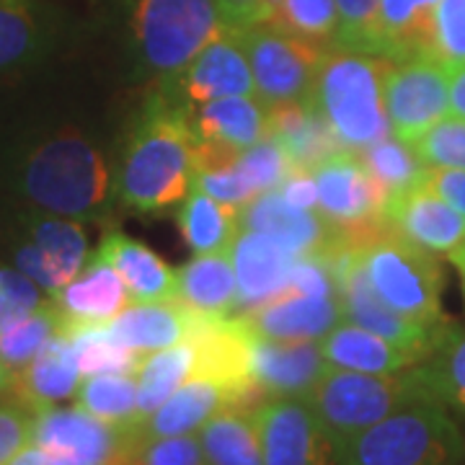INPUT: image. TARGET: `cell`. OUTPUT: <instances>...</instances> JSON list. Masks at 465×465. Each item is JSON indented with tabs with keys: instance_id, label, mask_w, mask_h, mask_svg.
Wrapping results in <instances>:
<instances>
[{
	"instance_id": "6da1fadb",
	"label": "cell",
	"mask_w": 465,
	"mask_h": 465,
	"mask_svg": "<svg viewBox=\"0 0 465 465\" xmlns=\"http://www.w3.org/2000/svg\"><path fill=\"white\" fill-rule=\"evenodd\" d=\"M197 137L189 112L163 96L150 94L124 137L114 179V194L127 210L158 215L179 207L194 186Z\"/></svg>"
},
{
	"instance_id": "7a4b0ae2",
	"label": "cell",
	"mask_w": 465,
	"mask_h": 465,
	"mask_svg": "<svg viewBox=\"0 0 465 465\" xmlns=\"http://www.w3.org/2000/svg\"><path fill=\"white\" fill-rule=\"evenodd\" d=\"M21 192L34 207L70 220L106 215L114 194L101 150L75 130L54 134L29 153Z\"/></svg>"
},
{
	"instance_id": "3957f363",
	"label": "cell",
	"mask_w": 465,
	"mask_h": 465,
	"mask_svg": "<svg viewBox=\"0 0 465 465\" xmlns=\"http://www.w3.org/2000/svg\"><path fill=\"white\" fill-rule=\"evenodd\" d=\"M385 70L388 60L378 54L341 47L323 52L311 101L349 153L391 134L382 99Z\"/></svg>"
},
{
	"instance_id": "277c9868",
	"label": "cell",
	"mask_w": 465,
	"mask_h": 465,
	"mask_svg": "<svg viewBox=\"0 0 465 465\" xmlns=\"http://www.w3.org/2000/svg\"><path fill=\"white\" fill-rule=\"evenodd\" d=\"M339 465H465V434L445 403L421 399L351 437Z\"/></svg>"
},
{
	"instance_id": "5b68a950",
	"label": "cell",
	"mask_w": 465,
	"mask_h": 465,
	"mask_svg": "<svg viewBox=\"0 0 465 465\" xmlns=\"http://www.w3.org/2000/svg\"><path fill=\"white\" fill-rule=\"evenodd\" d=\"M130 26L137 63L158 91H168L213 39L231 29L217 0H133Z\"/></svg>"
},
{
	"instance_id": "8992f818",
	"label": "cell",
	"mask_w": 465,
	"mask_h": 465,
	"mask_svg": "<svg viewBox=\"0 0 465 465\" xmlns=\"http://www.w3.org/2000/svg\"><path fill=\"white\" fill-rule=\"evenodd\" d=\"M357 253L372 290L401 316L430 329H450L442 308L445 274L434 253L419 249L388 225L357 243Z\"/></svg>"
},
{
	"instance_id": "52a82bcc",
	"label": "cell",
	"mask_w": 465,
	"mask_h": 465,
	"mask_svg": "<svg viewBox=\"0 0 465 465\" xmlns=\"http://www.w3.org/2000/svg\"><path fill=\"white\" fill-rule=\"evenodd\" d=\"M421 399L432 396L419 375V367L393 375H370L329 367L305 401L311 403L339 450L385 416L396 414L399 409Z\"/></svg>"
},
{
	"instance_id": "ba28073f",
	"label": "cell",
	"mask_w": 465,
	"mask_h": 465,
	"mask_svg": "<svg viewBox=\"0 0 465 465\" xmlns=\"http://www.w3.org/2000/svg\"><path fill=\"white\" fill-rule=\"evenodd\" d=\"M238 36L249 57L256 96L269 109L311 99L318 65L326 50L272 24L243 26L238 29Z\"/></svg>"
},
{
	"instance_id": "9c48e42d",
	"label": "cell",
	"mask_w": 465,
	"mask_h": 465,
	"mask_svg": "<svg viewBox=\"0 0 465 465\" xmlns=\"http://www.w3.org/2000/svg\"><path fill=\"white\" fill-rule=\"evenodd\" d=\"M311 173L318 189V215L331 225L333 232L349 243H360L385 228L382 210L388 197L357 153L339 150Z\"/></svg>"
},
{
	"instance_id": "30bf717a",
	"label": "cell",
	"mask_w": 465,
	"mask_h": 465,
	"mask_svg": "<svg viewBox=\"0 0 465 465\" xmlns=\"http://www.w3.org/2000/svg\"><path fill=\"white\" fill-rule=\"evenodd\" d=\"M382 99L391 134L414 143L450 114V73L430 54L388 60Z\"/></svg>"
},
{
	"instance_id": "8fae6325",
	"label": "cell",
	"mask_w": 465,
	"mask_h": 465,
	"mask_svg": "<svg viewBox=\"0 0 465 465\" xmlns=\"http://www.w3.org/2000/svg\"><path fill=\"white\" fill-rule=\"evenodd\" d=\"M32 442L67 465H116L137 450L134 430L114 427L78 403L73 409L50 406L36 411Z\"/></svg>"
},
{
	"instance_id": "7c38bea8",
	"label": "cell",
	"mask_w": 465,
	"mask_h": 465,
	"mask_svg": "<svg viewBox=\"0 0 465 465\" xmlns=\"http://www.w3.org/2000/svg\"><path fill=\"white\" fill-rule=\"evenodd\" d=\"M253 421L264 465H339L336 442L305 399H266Z\"/></svg>"
},
{
	"instance_id": "4fadbf2b",
	"label": "cell",
	"mask_w": 465,
	"mask_h": 465,
	"mask_svg": "<svg viewBox=\"0 0 465 465\" xmlns=\"http://www.w3.org/2000/svg\"><path fill=\"white\" fill-rule=\"evenodd\" d=\"M163 96L183 106L186 112L223 96L256 94L249 57L241 45L238 29H228L213 39L204 50L186 65Z\"/></svg>"
},
{
	"instance_id": "5bb4252c",
	"label": "cell",
	"mask_w": 465,
	"mask_h": 465,
	"mask_svg": "<svg viewBox=\"0 0 465 465\" xmlns=\"http://www.w3.org/2000/svg\"><path fill=\"white\" fill-rule=\"evenodd\" d=\"M382 220L391 231L434 256H452L465 246V215L427 183L385 202Z\"/></svg>"
},
{
	"instance_id": "9a60e30c",
	"label": "cell",
	"mask_w": 465,
	"mask_h": 465,
	"mask_svg": "<svg viewBox=\"0 0 465 465\" xmlns=\"http://www.w3.org/2000/svg\"><path fill=\"white\" fill-rule=\"evenodd\" d=\"M88 262L85 231L70 217H39L32 223V241L16 251L18 269L54 295Z\"/></svg>"
},
{
	"instance_id": "2e32d148",
	"label": "cell",
	"mask_w": 465,
	"mask_h": 465,
	"mask_svg": "<svg viewBox=\"0 0 465 465\" xmlns=\"http://www.w3.org/2000/svg\"><path fill=\"white\" fill-rule=\"evenodd\" d=\"M326 370L318 341H274L253 333V382L264 399H308Z\"/></svg>"
},
{
	"instance_id": "e0dca14e",
	"label": "cell",
	"mask_w": 465,
	"mask_h": 465,
	"mask_svg": "<svg viewBox=\"0 0 465 465\" xmlns=\"http://www.w3.org/2000/svg\"><path fill=\"white\" fill-rule=\"evenodd\" d=\"M231 262L238 280L235 316H249L287 290L295 253L264 232L241 228L231 246Z\"/></svg>"
},
{
	"instance_id": "ac0fdd59",
	"label": "cell",
	"mask_w": 465,
	"mask_h": 465,
	"mask_svg": "<svg viewBox=\"0 0 465 465\" xmlns=\"http://www.w3.org/2000/svg\"><path fill=\"white\" fill-rule=\"evenodd\" d=\"M50 298L60 313L63 329L104 326L114 321L133 302L114 266L109 264L99 251L88 256L84 269Z\"/></svg>"
},
{
	"instance_id": "d6986e66",
	"label": "cell",
	"mask_w": 465,
	"mask_h": 465,
	"mask_svg": "<svg viewBox=\"0 0 465 465\" xmlns=\"http://www.w3.org/2000/svg\"><path fill=\"white\" fill-rule=\"evenodd\" d=\"M241 228L264 232L290 249L295 256L305 253H323L333 246L341 235L331 231V225L318 215V210H298L284 202L280 189L264 192L246 207H241Z\"/></svg>"
},
{
	"instance_id": "ffe728a7",
	"label": "cell",
	"mask_w": 465,
	"mask_h": 465,
	"mask_svg": "<svg viewBox=\"0 0 465 465\" xmlns=\"http://www.w3.org/2000/svg\"><path fill=\"white\" fill-rule=\"evenodd\" d=\"M249 329L274 341H321L344 321L339 295H298L282 292L249 316H238Z\"/></svg>"
},
{
	"instance_id": "44dd1931",
	"label": "cell",
	"mask_w": 465,
	"mask_h": 465,
	"mask_svg": "<svg viewBox=\"0 0 465 465\" xmlns=\"http://www.w3.org/2000/svg\"><path fill=\"white\" fill-rule=\"evenodd\" d=\"M81 370L75 362L73 341L65 331H57L50 344L42 349L24 370L11 378V391L5 399L18 401L32 414L75 399L81 388Z\"/></svg>"
},
{
	"instance_id": "7402d4cb",
	"label": "cell",
	"mask_w": 465,
	"mask_h": 465,
	"mask_svg": "<svg viewBox=\"0 0 465 465\" xmlns=\"http://www.w3.org/2000/svg\"><path fill=\"white\" fill-rule=\"evenodd\" d=\"M197 143L243 153L269 137V106L256 94L223 96L189 109Z\"/></svg>"
},
{
	"instance_id": "603a6c76",
	"label": "cell",
	"mask_w": 465,
	"mask_h": 465,
	"mask_svg": "<svg viewBox=\"0 0 465 465\" xmlns=\"http://www.w3.org/2000/svg\"><path fill=\"white\" fill-rule=\"evenodd\" d=\"M269 137L277 140V145L284 150L292 171H313L321 161L344 150L311 99L272 106Z\"/></svg>"
},
{
	"instance_id": "cb8c5ba5",
	"label": "cell",
	"mask_w": 465,
	"mask_h": 465,
	"mask_svg": "<svg viewBox=\"0 0 465 465\" xmlns=\"http://www.w3.org/2000/svg\"><path fill=\"white\" fill-rule=\"evenodd\" d=\"M231 406H235V401L225 388L204 378H189L163 406H158L134 430L137 445L148 440H161V437L200 432L213 416Z\"/></svg>"
},
{
	"instance_id": "d4e9b609",
	"label": "cell",
	"mask_w": 465,
	"mask_h": 465,
	"mask_svg": "<svg viewBox=\"0 0 465 465\" xmlns=\"http://www.w3.org/2000/svg\"><path fill=\"white\" fill-rule=\"evenodd\" d=\"M192 323H194V311H189L179 300H158V302H130L106 326L124 347H130L137 354H150L186 341L192 333Z\"/></svg>"
},
{
	"instance_id": "484cf974",
	"label": "cell",
	"mask_w": 465,
	"mask_h": 465,
	"mask_svg": "<svg viewBox=\"0 0 465 465\" xmlns=\"http://www.w3.org/2000/svg\"><path fill=\"white\" fill-rule=\"evenodd\" d=\"M96 251L114 266L133 302L176 300V269H171L140 241H134L124 232L112 231L104 235Z\"/></svg>"
},
{
	"instance_id": "4316f807",
	"label": "cell",
	"mask_w": 465,
	"mask_h": 465,
	"mask_svg": "<svg viewBox=\"0 0 465 465\" xmlns=\"http://www.w3.org/2000/svg\"><path fill=\"white\" fill-rule=\"evenodd\" d=\"M321 351L329 367L370 372V375H393L411 367L421 365L411 351L385 341L378 333L367 331L357 323L341 321L333 326L321 341Z\"/></svg>"
},
{
	"instance_id": "83f0119b",
	"label": "cell",
	"mask_w": 465,
	"mask_h": 465,
	"mask_svg": "<svg viewBox=\"0 0 465 465\" xmlns=\"http://www.w3.org/2000/svg\"><path fill=\"white\" fill-rule=\"evenodd\" d=\"M176 300L202 316H235L238 280L228 253L194 256L176 269Z\"/></svg>"
},
{
	"instance_id": "f1b7e54d",
	"label": "cell",
	"mask_w": 465,
	"mask_h": 465,
	"mask_svg": "<svg viewBox=\"0 0 465 465\" xmlns=\"http://www.w3.org/2000/svg\"><path fill=\"white\" fill-rule=\"evenodd\" d=\"M437 5L440 0H382L372 29L370 54L385 60L427 54Z\"/></svg>"
},
{
	"instance_id": "f546056e",
	"label": "cell",
	"mask_w": 465,
	"mask_h": 465,
	"mask_svg": "<svg viewBox=\"0 0 465 465\" xmlns=\"http://www.w3.org/2000/svg\"><path fill=\"white\" fill-rule=\"evenodd\" d=\"M241 210L231 204L213 200L204 194L200 186H192L186 200L179 204V231H182L186 246L194 251L197 256L207 253H228L241 232Z\"/></svg>"
},
{
	"instance_id": "4dcf8cb0",
	"label": "cell",
	"mask_w": 465,
	"mask_h": 465,
	"mask_svg": "<svg viewBox=\"0 0 465 465\" xmlns=\"http://www.w3.org/2000/svg\"><path fill=\"white\" fill-rule=\"evenodd\" d=\"M197 437L207 465H264L253 409H223L202 427Z\"/></svg>"
},
{
	"instance_id": "1f68e13d",
	"label": "cell",
	"mask_w": 465,
	"mask_h": 465,
	"mask_svg": "<svg viewBox=\"0 0 465 465\" xmlns=\"http://www.w3.org/2000/svg\"><path fill=\"white\" fill-rule=\"evenodd\" d=\"M194 370V344L186 339L173 347L158 349L143 357L137 367V427L148 419L158 406H163Z\"/></svg>"
},
{
	"instance_id": "d6a6232c",
	"label": "cell",
	"mask_w": 465,
	"mask_h": 465,
	"mask_svg": "<svg viewBox=\"0 0 465 465\" xmlns=\"http://www.w3.org/2000/svg\"><path fill=\"white\" fill-rule=\"evenodd\" d=\"M50 42V24L34 0H0V73L36 60Z\"/></svg>"
},
{
	"instance_id": "836d02e7",
	"label": "cell",
	"mask_w": 465,
	"mask_h": 465,
	"mask_svg": "<svg viewBox=\"0 0 465 465\" xmlns=\"http://www.w3.org/2000/svg\"><path fill=\"white\" fill-rule=\"evenodd\" d=\"M357 155L370 171V176L381 183L388 200L424 183L427 176V166L421 163L416 150L409 143L399 140L396 134H385L372 145L360 150Z\"/></svg>"
},
{
	"instance_id": "e575fe53",
	"label": "cell",
	"mask_w": 465,
	"mask_h": 465,
	"mask_svg": "<svg viewBox=\"0 0 465 465\" xmlns=\"http://www.w3.org/2000/svg\"><path fill=\"white\" fill-rule=\"evenodd\" d=\"M262 24L300 36L321 50L336 47L339 14L336 0H272Z\"/></svg>"
},
{
	"instance_id": "d590c367",
	"label": "cell",
	"mask_w": 465,
	"mask_h": 465,
	"mask_svg": "<svg viewBox=\"0 0 465 465\" xmlns=\"http://www.w3.org/2000/svg\"><path fill=\"white\" fill-rule=\"evenodd\" d=\"M70 336L75 362L84 378L91 375H109V372H122V375H134L145 354H137L122 341H116L109 326H73V329H60Z\"/></svg>"
},
{
	"instance_id": "8d00e7d4",
	"label": "cell",
	"mask_w": 465,
	"mask_h": 465,
	"mask_svg": "<svg viewBox=\"0 0 465 465\" xmlns=\"http://www.w3.org/2000/svg\"><path fill=\"white\" fill-rule=\"evenodd\" d=\"M78 406L114 427L137 430V378L109 372L91 375L75 393Z\"/></svg>"
},
{
	"instance_id": "74e56055",
	"label": "cell",
	"mask_w": 465,
	"mask_h": 465,
	"mask_svg": "<svg viewBox=\"0 0 465 465\" xmlns=\"http://www.w3.org/2000/svg\"><path fill=\"white\" fill-rule=\"evenodd\" d=\"M419 367L430 396L465 416V333L458 329Z\"/></svg>"
},
{
	"instance_id": "f35d334b",
	"label": "cell",
	"mask_w": 465,
	"mask_h": 465,
	"mask_svg": "<svg viewBox=\"0 0 465 465\" xmlns=\"http://www.w3.org/2000/svg\"><path fill=\"white\" fill-rule=\"evenodd\" d=\"M60 329H63L60 313L52 298H47V302L39 305L34 313L0 331V362L8 367L11 375H16L18 370H24L50 344V339Z\"/></svg>"
},
{
	"instance_id": "ab89813d",
	"label": "cell",
	"mask_w": 465,
	"mask_h": 465,
	"mask_svg": "<svg viewBox=\"0 0 465 465\" xmlns=\"http://www.w3.org/2000/svg\"><path fill=\"white\" fill-rule=\"evenodd\" d=\"M409 145L427 168L465 171V119L448 114Z\"/></svg>"
},
{
	"instance_id": "60d3db41",
	"label": "cell",
	"mask_w": 465,
	"mask_h": 465,
	"mask_svg": "<svg viewBox=\"0 0 465 465\" xmlns=\"http://www.w3.org/2000/svg\"><path fill=\"white\" fill-rule=\"evenodd\" d=\"M427 54L448 73L465 65V0H440Z\"/></svg>"
},
{
	"instance_id": "b9f144b4",
	"label": "cell",
	"mask_w": 465,
	"mask_h": 465,
	"mask_svg": "<svg viewBox=\"0 0 465 465\" xmlns=\"http://www.w3.org/2000/svg\"><path fill=\"white\" fill-rule=\"evenodd\" d=\"M235 166L246 176V182H249V186L253 189L256 197L264 194V192L280 189L284 179L292 173L290 158L284 155V150L272 137H264L262 143H256L249 150H243Z\"/></svg>"
},
{
	"instance_id": "7bdbcfd3",
	"label": "cell",
	"mask_w": 465,
	"mask_h": 465,
	"mask_svg": "<svg viewBox=\"0 0 465 465\" xmlns=\"http://www.w3.org/2000/svg\"><path fill=\"white\" fill-rule=\"evenodd\" d=\"M381 3L382 0H336V14H339L336 47L370 54Z\"/></svg>"
},
{
	"instance_id": "ee69618b",
	"label": "cell",
	"mask_w": 465,
	"mask_h": 465,
	"mask_svg": "<svg viewBox=\"0 0 465 465\" xmlns=\"http://www.w3.org/2000/svg\"><path fill=\"white\" fill-rule=\"evenodd\" d=\"M45 302L47 298L42 295V287L21 269H0V331L34 313Z\"/></svg>"
},
{
	"instance_id": "f6af8a7d",
	"label": "cell",
	"mask_w": 465,
	"mask_h": 465,
	"mask_svg": "<svg viewBox=\"0 0 465 465\" xmlns=\"http://www.w3.org/2000/svg\"><path fill=\"white\" fill-rule=\"evenodd\" d=\"M137 455L145 465H207L197 432L140 442Z\"/></svg>"
},
{
	"instance_id": "bcb514c9",
	"label": "cell",
	"mask_w": 465,
	"mask_h": 465,
	"mask_svg": "<svg viewBox=\"0 0 465 465\" xmlns=\"http://www.w3.org/2000/svg\"><path fill=\"white\" fill-rule=\"evenodd\" d=\"M34 414L14 399H0V465H8L18 450L32 442Z\"/></svg>"
},
{
	"instance_id": "7dc6e473",
	"label": "cell",
	"mask_w": 465,
	"mask_h": 465,
	"mask_svg": "<svg viewBox=\"0 0 465 465\" xmlns=\"http://www.w3.org/2000/svg\"><path fill=\"white\" fill-rule=\"evenodd\" d=\"M194 186H200L204 194H210L213 200L231 204L235 210L246 207L251 200H256L253 189L246 182V176L238 171V166L217 168V171H197Z\"/></svg>"
},
{
	"instance_id": "c3c4849f",
	"label": "cell",
	"mask_w": 465,
	"mask_h": 465,
	"mask_svg": "<svg viewBox=\"0 0 465 465\" xmlns=\"http://www.w3.org/2000/svg\"><path fill=\"white\" fill-rule=\"evenodd\" d=\"M424 183L434 189L442 200H448L460 215H465V171L427 168Z\"/></svg>"
},
{
	"instance_id": "681fc988",
	"label": "cell",
	"mask_w": 465,
	"mask_h": 465,
	"mask_svg": "<svg viewBox=\"0 0 465 465\" xmlns=\"http://www.w3.org/2000/svg\"><path fill=\"white\" fill-rule=\"evenodd\" d=\"M272 0H217V8L231 29H243L251 24H262Z\"/></svg>"
},
{
	"instance_id": "f907efd6",
	"label": "cell",
	"mask_w": 465,
	"mask_h": 465,
	"mask_svg": "<svg viewBox=\"0 0 465 465\" xmlns=\"http://www.w3.org/2000/svg\"><path fill=\"white\" fill-rule=\"evenodd\" d=\"M280 194L298 210H318V189L311 171H292L280 186Z\"/></svg>"
},
{
	"instance_id": "816d5d0a",
	"label": "cell",
	"mask_w": 465,
	"mask_h": 465,
	"mask_svg": "<svg viewBox=\"0 0 465 465\" xmlns=\"http://www.w3.org/2000/svg\"><path fill=\"white\" fill-rule=\"evenodd\" d=\"M8 465H67L63 458H57V455H52L45 448H39V445H34L29 442L24 450H18L16 458L11 460Z\"/></svg>"
},
{
	"instance_id": "f5cc1de1",
	"label": "cell",
	"mask_w": 465,
	"mask_h": 465,
	"mask_svg": "<svg viewBox=\"0 0 465 465\" xmlns=\"http://www.w3.org/2000/svg\"><path fill=\"white\" fill-rule=\"evenodd\" d=\"M450 112L465 119V65L450 73Z\"/></svg>"
},
{
	"instance_id": "db71d44e",
	"label": "cell",
	"mask_w": 465,
	"mask_h": 465,
	"mask_svg": "<svg viewBox=\"0 0 465 465\" xmlns=\"http://www.w3.org/2000/svg\"><path fill=\"white\" fill-rule=\"evenodd\" d=\"M452 266L458 269V277H460V290H463V302H465V246L458 249L452 256H450Z\"/></svg>"
},
{
	"instance_id": "11a10c76",
	"label": "cell",
	"mask_w": 465,
	"mask_h": 465,
	"mask_svg": "<svg viewBox=\"0 0 465 465\" xmlns=\"http://www.w3.org/2000/svg\"><path fill=\"white\" fill-rule=\"evenodd\" d=\"M11 378H14V375L8 372V367L0 362V399L8 396V391H11Z\"/></svg>"
}]
</instances>
